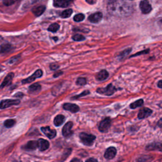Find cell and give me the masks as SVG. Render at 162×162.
I'll use <instances>...</instances> for the list:
<instances>
[{
    "instance_id": "cell-1",
    "label": "cell",
    "mask_w": 162,
    "mask_h": 162,
    "mask_svg": "<svg viewBox=\"0 0 162 162\" xmlns=\"http://www.w3.org/2000/svg\"><path fill=\"white\" fill-rule=\"evenodd\" d=\"M107 10L110 15L117 17H126L131 15L134 12L131 4L124 0H110Z\"/></svg>"
},
{
    "instance_id": "cell-2",
    "label": "cell",
    "mask_w": 162,
    "mask_h": 162,
    "mask_svg": "<svg viewBox=\"0 0 162 162\" xmlns=\"http://www.w3.org/2000/svg\"><path fill=\"white\" fill-rule=\"evenodd\" d=\"M79 137L81 142L86 146H91L96 139L95 136L86 132H81L79 134Z\"/></svg>"
},
{
    "instance_id": "cell-3",
    "label": "cell",
    "mask_w": 162,
    "mask_h": 162,
    "mask_svg": "<svg viewBox=\"0 0 162 162\" xmlns=\"http://www.w3.org/2000/svg\"><path fill=\"white\" fill-rule=\"evenodd\" d=\"M117 90L118 89L117 87H115L112 83H111V84H109L105 87H101V88L100 87V88L96 90V92L100 94L111 96L113 95Z\"/></svg>"
},
{
    "instance_id": "cell-4",
    "label": "cell",
    "mask_w": 162,
    "mask_h": 162,
    "mask_svg": "<svg viewBox=\"0 0 162 162\" xmlns=\"http://www.w3.org/2000/svg\"><path fill=\"white\" fill-rule=\"evenodd\" d=\"M111 122H112V120H111L110 118L106 117L104 118L102 121L100 122L99 124V131L101 132H107L111 126Z\"/></svg>"
},
{
    "instance_id": "cell-5",
    "label": "cell",
    "mask_w": 162,
    "mask_h": 162,
    "mask_svg": "<svg viewBox=\"0 0 162 162\" xmlns=\"http://www.w3.org/2000/svg\"><path fill=\"white\" fill-rule=\"evenodd\" d=\"M43 71L39 69V70H36L32 75L29 77H27L25 79L23 80L22 81V84H29V83H31L33 81H34L36 78H40L43 76Z\"/></svg>"
},
{
    "instance_id": "cell-6",
    "label": "cell",
    "mask_w": 162,
    "mask_h": 162,
    "mask_svg": "<svg viewBox=\"0 0 162 162\" xmlns=\"http://www.w3.org/2000/svg\"><path fill=\"white\" fill-rule=\"evenodd\" d=\"M20 103V100H2L0 103L1 109H4L13 105H17Z\"/></svg>"
},
{
    "instance_id": "cell-7",
    "label": "cell",
    "mask_w": 162,
    "mask_h": 162,
    "mask_svg": "<svg viewBox=\"0 0 162 162\" xmlns=\"http://www.w3.org/2000/svg\"><path fill=\"white\" fill-rule=\"evenodd\" d=\"M139 7L142 13H144V14H147L152 10L151 5L150 2L148 1V0H142L140 2Z\"/></svg>"
},
{
    "instance_id": "cell-8",
    "label": "cell",
    "mask_w": 162,
    "mask_h": 162,
    "mask_svg": "<svg viewBox=\"0 0 162 162\" xmlns=\"http://www.w3.org/2000/svg\"><path fill=\"white\" fill-rule=\"evenodd\" d=\"M72 127H73V122H68L63 127V129H62L63 136L65 137H70L72 134Z\"/></svg>"
},
{
    "instance_id": "cell-9",
    "label": "cell",
    "mask_w": 162,
    "mask_h": 162,
    "mask_svg": "<svg viewBox=\"0 0 162 162\" xmlns=\"http://www.w3.org/2000/svg\"><path fill=\"white\" fill-rule=\"evenodd\" d=\"M73 0H54L53 5L57 8H65L72 3Z\"/></svg>"
},
{
    "instance_id": "cell-10",
    "label": "cell",
    "mask_w": 162,
    "mask_h": 162,
    "mask_svg": "<svg viewBox=\"0 0 162 162\" xmlns=\"http://www.w3.org/2000/svg\"><path fill=\"white\" fill-rule=\"evenodd\" d=\"M41 131L49 139H53L57 135V131L49 127H43L41 128Z\"/></svg>"
},
{
    "instance_id": "cell-11",
    "label": "cell",
    "mask_w": 162,
    "mask_h": 162,
    "mask_svg": "<svg viewBox=\"0 0 162 162\" xmlns=\"http://www.w3.org/2000/svg\"><path fill=\"white\" fill-rule=\"evenodd\" d=\"M153 111L148 108H143L139 110L138 113L137 117L139 119H144L150 117L152 114Z\"/></svg>"
},
{
    "instance_id": "cell-12",
    "label": "cell",
    "mask_w": 162,
    "mask_h": 162,
    "mask_svg": "<svg viewBox=\"0 0 162 162\" xmlns=\"http://www.w3.org/2000/svg\"><path fill=\"white\" fill-rule=\"evenodd\" d=\"M117 154V150L115 147H110L106 149L104 156L106 159L112 160L115 156Z\"/></svg>"
},
{
    "instance_id": "cell-13",
    "label": "cell",
    "mask_w": 162,
    "mask_h": 162,
    "mask_svg": "<svg viewBox=\"0 0 162 162\" xmlns=\"http://www.w3.org/2000/svg\"><path fill=\"white\" fill-rule=\"evenodd\" d=\"M63 108L64 110L69 111L72 113H77L79 111V106L76 104L73 103H65L63 105Z\"/></svg>"
},
{
    "instance_id": "cell-14",
    "label": "cell",
    "mask_w": 162,
    "mask_h": 162,
    "mask_svg": "<svg viewBox=\"0 0 162 162\" xmlns=\"http://www.w3.org/2000/svg\"><path fill=\"white\" fill-rule=\"evenodd\" d=\"M146 150L148 151H158L162 152V143L153 142L146 147Z\"/></svg>"
},
{
    "instance_id": "cell-15",
    "label": "cell",
    "mask_w": 162,
    "mask_h": 162,
    "mask_svg": "<svg viewBox=\"0 0 162 162\" xmlns=\"http://www.w3.org/2000/svg\"><path fill=\"white\" fill-rule=\"evenodd\" d=\"M103 18V15L101 12H97L91 15L88 17V20L92 23H98L100 22Z\"/></svg>"
},
{
    "instance_id": "cell-16",
    "label": "cell",
    "mask_w": 162,
    "mask_h": 162,
    "mask_svg": "<svg viewBox=\"0 0 162 162\" xmlns=\"http://www.w3.org/2000/svg\"><path fill=\"white\" fill-rule=\"evenodd\" d=\"M38 148L41 151H44L48 150L49 147V143L47 140L44 139H39L38 141Z\"/></svg>"
},
{
    "instance_id": "cell-17",
    "label": "cell",
    "mask_w": 162,
    "mask_h": 162,
    "mask_svg": "<svg viewBox=\"0 0 162 162\" xmlns=\"http://www.w3.org/2000/svg\"><path fill=\"white\" fill-rule=\"evenodd\" d=\"M13 77H14V73H13V72L9 73L8 75L5 77V78H4L3 82L1 83V89H3L4 87L10 85L12 83V82Z\"/></svg>"
},
{
    "instance_id": "cell-18",
    "label": "cell",
    "mask_w": 162,
    "mask_h": 162,
    "mask_svg": "<svg viewBox=\"0 0 162 162\" xmlns=\"http://www.w3.org/2000/svg\"><path fill=\"white\" fill-rule=\"evenodd\" d=\"M109 76L108 72L106 70H102L96 74V78L99 81H103L106 80Z\"/></svg>"
},
{
    "instance_id": "cell-19",
    "label": "cell",
    "mask_w": 162,
    "mask_h": 162,
    "mask_svg": "<svg viewBox=\"0 0 162 162\" xmlns=\"http://www.w3.org/2000/svg\"><path fill=\"white\" fill-rule=\"evenodd\" d=\"M41 89V86L39 83H36L30 86L29 88V92L32 94H38Z\"/></svg>"
},
{
    "instance_id": "cell-20",
    "label": "cell",
    "mask_w": 162,
    "mask_h": 162,
    "mask_svg": "<svg viewBox=\"0 0 162 162\" xmlns=\"http://www.w3.org/2000/svg\"><path fill=\"white\" fill-rule=\"evenodd\" d=\"M38 147V142L36 141H30L24 146L25 150H34Z\"/></svg>"
},
{
    "instance_id": "cell-21",
    "label": "cell",
    "mask_w": 162,
    "mask_h": 162,
    "mask_svg": "<svg viewBox=\"0 0 162 162\" xmlns=\"http://www.w3.org/2000/svg\"><path fill=\"white\" fill-rule=\"evenodd\" d=\"M46 10V7L44 6H39L38 7L34 8L32 9V13L36 17H39Z\"/></svg>"
},
{
    "instance_id": "cell-22",
    "label": "cell",
    "mask_w": 162,
    "mask_h": 162,
    "mask_svg": "<svg viewBox=\"0 0 162 162\" xmlns=\"http://www.w3.org/2000/svg\"><path fill=\"white\" fill-rule=\"evenodd\" d=\"M65 117L63 115H58L54 119V124L55 126L59 127L64 123L65 122Z\"/></svg>"
},
{
    "instance_id": "cell-23",
    "label": "cell",
    "mask_w": 162,
    "mask_h": 162,
    "mask_svg": "<svg viewBox=\"0 0 162 162\" xmlns=\"http://www.w3.org/2000/svg\"><path fill=\"white\" fill-rule=\"evenodd\" d=\"M143 103H144V100H143L142 99L138 100L136 101H134V102L132 103L130 105V108L131 109H136V108L140 107V106H142Z\"/></svg>"
},
{
    "instance_id": "cell-24",
    "label": "cell",
    "mask_w": 162,
    "mask_h": 162,
    "mask_svg": "<svg viewBox=\"0 0 162 162\" xmlns=\"http://www.w3.org/2000/svg\"><path fill=\"white\" fill-rule=\"evenodd\" d=\"M16 121L14 119H8L4 122V126L7 128L12 127L15 124Z\"/></svg>"
},
{
    "instance_id": "cell-25",
    "label": "cell",
    "mask_w": 162,
    "mask_h": 162,
    "mask_svg": "<svg viewBox=\"0 0 162 162\" xmlns=\"http://www.w3.org/2000/svg\"><path fill=\"white\" fill-rule=\"evenodd\" d=\"M72 13H73V10H72V9H67V10H64L61 13V17H62L63 18H68L71 16Z\"/></svg>"
},
{
    "instance_id": "cell-26",
    "label": "cell",
    "mask_w": 162,
    "mask_h": 162,
    "mask_svg": "<svg viewBox=\"0 0 162 162\" xmlns=\"http://www.w3.org/2000/svg\"><path fill=\"white\" fill-rule=\"evenodd\" d=\"M60 29V25L57 24V23H54V24H51L49 27H48V31L52 32H56L58 29Z\"/></svg>"
},
{
    "instance_id": "cell-27",
    "label": "cell",
    "mask_w": 162,
    "mask_h": 162,
    "mask_svg": "<svg viewBox=\"0 0 162 162\" xmlns=\"http://www.w3.org/2000/svg\"><path fill=\"white\" fill-rule=\"evenodd\" d=\"M12 49V46L9 44H2L1 45V53H7L10 52Z\"/></svg>"
},
{
    "instance_id": "cell-28",
    "label": "cell",
    "mask_w": 162,
    "mask_h": 162,
    "mask_svg": "<svg viewBox=\"0 0 162 162\" xmlns=\"http://www.w3.org/2000/svg\"><path fill=\"white\" fill-rule=\"evenodd\" d=\"M76 84L78 86H84L87 84V79L84 77H78L76 81Z\"/></svg>"
},
{
    "instance_id": "cell-29",
    "label": "cell",
    "mask_w": 162,
    "mask_h": 162,
    "mask_svg": "<svg viewBox=\"0 0 162 162\" xmlns=\"http://www.w3.org/2000/svg\"><path fill=\"white\" fill-rule=\"evenodd\" d=\"M84 18H85V16L84 15L82 14V13H78V14H77L76 15L74 16L73 20L77 22H80L84 20Z\"/></svg>"
},
{
    "instance_id": "cell-30",
    "label": "cell",
    "mask_w": 162,
    "mask_h": 162,
    "mask_svg": "<svg viewBox=\"0 0 162 162\" xmlns=\"http://www.w3.org/2000/svg\"><path fill=\"white\" fill-rule=\"evenodd\" d=\"M71 152H72V149H70V148L65 151V152L63 153V155L62 156V161H61V162H63L65 160H66V158H67V157L69 155H70V154L71 153Z\"/></svg>"
},
{
    "instance_id": "cell-31",
    "label": "cell",
    "mask_w": 162,
    "mask_h": 162,
    "mask_svg": "<svg viewBox=\"0 0 162 162\" xmlns=\"http://www.w3.org/2000/svg\"><path fill=\"white\" fill-rule=\"evenodd\" d=\"M131 50H132L131 48H128V49H126V50H124L123 52H122L120 54V55H119L120 58V59H123V58H124L126 56H127V55H128L129 53H131Z\"/></svg>"
},
{
    "instance_id": "cell-32",
    "label": "cell",
    "mask_w": 162,
    "mask_h": 162,
    "mask_svg": "<svg viewBox=\"0 0 162 162\" xmlns=\"http://www.w3.org/2000/svg\"><path fill=\"white\" fill-rule=\"evenodd\" d=\"M89 93H90V92L89 91H83L82 92V93H81L80 94H78L77 96H75L72 97V100H77L78 98H80L81 97H83V96H84L88 95Z\"/></svg>"
},
{
    "instance_id": "cell-33",
    "label": "cell",
    "mask_w": 162,
    "mask_h": 162,
    "mask_svg": "<svg viewBox=\"0 0 162 162\" xmlns=\"http://www.w3.org/2000/svg\"><path fill=\"white\" fill-rule=\"evenodd\" d=\"M72 39L73 40L76 41H84L86 38L84 36H83L81 34H76L72 37Z\"/></svg>"
},
{
    "instance_id": "cell-34",
    "label": "cell",
    "mask_w": 162,
    "mask_h": 162,
    "mask_svg": "<svg viewBox=\"0 0 162 162\" xmlns=\"http://www.w3.org/2000/svg\"><path fill=\"white\" fill-rule=\"evenodd\" d=\"M17 1V0H3V4L4 6H10L14 4Z\"/></svg>"
},
{
    "instance_id": "cell-35",
    "label": "cell",
    "mask_w": 162,
    "mask_h": 162,
    "mask_svg": "<svg viewBox=\"0 0 162 162\" xmlns=\"http://www.w3.org/2000/svg\"><path fill=\"white\" fill-rule=\"evenodd\" d=\"M150 157L148 156H142L140 158H139L137 160V162H147L150 160Z\"/></svg>"
},
{
    "instance_id": "cell-36",
    "label": "cell",
    "mask_w": 162,
    "mask_h": 162,
    "mask_svg": "<svg viewBox=\"0 0 162 162\" xmlns=\"http://www.w3.org/2000/svg\"><path fill=\"white\" fill-rule=\"evenodd\" d=\"M44 1V0H27V3L24 4V5H25V7H28L29 5H30V4H34V3H36L39 2V1Z\"/></svg>"
},
{
    "instance_id": "cell-37",
    "label": "cell",
    "mask_w": 162,
    "mask_h": 162,
    "mask_svg": "<svg viewBox=\"0 0 162 162\" xmlns=\"http://www.w3.org/2000/svg\"><path fill=\"white\" fill-rule=\"evenodd\" d=\"M59 68V65L56 63H52L50 65V69L52 70H56Z\"/></svg>"
},
{
    "instance_id": "cell-38",
    "label": "cell",
    "mask_w": 162,
    "mask_h": 162,
    "mask_svg": "<svg viewBox=\"0 0 162 162\" xmlns=\"http://www.w3.org/2000/svg\"><path fill=\"white\" fill-rule=\"evenodd\" d=\"M148 52H149V49H147V50H145V51H142V52H139L135 54L132 55V56L131 57H136V56H138V55H140V54H146V53H147Z\"/></svg>"
},
{
    "instance_id": "cell-39",
    "label": "cell",
    "mask_w": 162,
    "mask_h": 162,
    "mask_svg": "<svg viewBox=\"0 0 162 162\" xmlns=\"http://www.w3.org/2000/svg\"><path fill=\"white\" fill-rule=\"evenodd\" d=\"M24 96V94L22 93V92H17V93L13 96L14 97H15V98H22L23 96Z\"/></svg>"
},
{
    "instance_id": "cell-40",
    "label": "cell",
    "mask_w": 162,
    "mask_h": 162,
    "mask_svg": "<svg viewBox=\"0 0 162 162\" xmlns=\"http://www.w3.org/2000/svg\"><path fill=\"white\" fill-rule=\"evenodd\" d=\"M62 74H63V72H61V71L57 72L53 75V77H58L60 76L61 75H62Z\"/></svg>"
},
{
    "instance_id": "cell-41",
    "label": "cell",
    "mask_w": 162,
    "mask_h": 162,
    "mask_svg": "<svg viewBox=\"0 0 162 162\" xmlns=\"http://www.w3.org/2000/svg\"><path fill=\"white\" fill-rule=\"evenodd\" d=\"M86 162H98V161L94 158H90L87 159Z\"/></svg>"
},
{
    "instance_id": "cell-42",
    "label": "cell",
    "mask_w": 162,
    "mask_h": 162,
    "mask_svg": "<svg viewBox=\"0 0 162 162\" xmlns=\"http://www.w3.org/2000/svg\"><path fill=\"white\" fill-rule=\"evenodd\" d=\"M18 58H19V56L16 57H13V58H12L10 60V62H10V63H13L15 62H16V60H17Z\"/></svg>"
},
{
    "instance_id": "cell-43",
    "label": "cell",
    "mask_w": 162,
    "mask_h": 162,
    "mask_svg": "<svg viewBox=\"0 0 162 162\" xmlns=\"http://www.w3.org/2000/svg\"><path fill=\"white\" fill-rule=\"evenodd\" d=\"M86 2L90 4H94L96 3V0H86Z\"/></svg>"
},
{
    "instance_id": "cell-44",
    "label": "cell",
    "mask_w": 162,
    "mask_h": 162,
    "mask_svg": "<svg viewBox=\"0 0 162 162\" xmlns=\"http://www.w3.org/2000/svg\"><path fill=\"white\" fill-rule=\"evenodd\" d=\"M157 126L160 128H162V117L158 120V123H157Z\"/></svg>"
},
{
    "instance_id": "cell-45",
    "label": "cell",
    "mask_w": 162,
    "mask_h": 162,
    "mask_svg": "<svg viewBox=\"0 0 162 162\" xmlns=\"http://www.w3.org/2000/svg\"><path fill=\"white\" fill-rule=\"evenodd\" d=\"M157 86L160 89H162V80H160V81H158V84H157Z\"/></svg>"
},
{
    "instance_id": "cell-46",
    "label": "cell",
    "mask_w": 162,
    "mask_h": 162,
    "mask_svg": "<svg viewBox=\"0 0 162 162\" xmlns=\"http://www.w3.org/2000/svg\"><path fill=\"white\" fill-rule=\"evenodd\" d=\"M70 162H82V161L78 158H73Z\"/></svg>"
},
{
    "instance_id": "cell-47",
    "label": "cell",
    "mask_w": 162,
    "mask_h": 162,
    "mask_svg": "<svg viewBox=\"0 0 162 162\" xmlns=\"http://www.w3.org/2000/svg\"><path fill=\"white\" fill-rule=\"evenodd\" d=\"M158 106H160V108H162V101H161V102H160V103L158 104Z\"/></svg>"
},
{
    "instance_id": "cell-48",
    "label": "cell",
    "mask_w": 162,
    "mask_h": 162,
    "mask_svg": "<svg viewBox=\"0 0 162 162\" xmlns=\"http://www.w3.org/2000/svg\"><path fill=\"white\" fill-rule=\"evenodd\" d=\"M13 162H22V161H17V160H14Z\"/></svg>"
},
{
    "instance_id": "cell-49",
    "label": "cell",
    "mask_w": 162,
    "mask_h": 162,
    "mask_svg": "<svg viewBox=\"0 0 162 162\" xmlns=\"http://www.w3.org/2000/svg\"><path fill=\"white\" fill-rule=\"evenodd\" d=\"M160 22H161V23H162V18H161V20H160Z\"/></svg>"
}]
</instances>
